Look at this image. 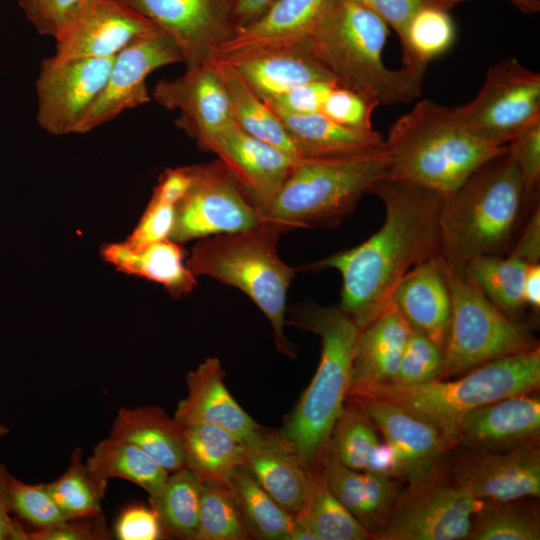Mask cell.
<instances>
[{"label": "cell", "mask_w": 540, "mask_h": 540, "mask_svg": "<svg viewBox=\"0 0 540 540\" xmlns=\"http://www.w3.org/2000/svg\"><path fill=\"white\" fill-rule=\"evenodd\" d=\"M331 0H276L259 18L237 29L218 48L216 57L299 48Z\"/></svg>", "instance_id": "cell-23"}, {"label": "cell", "mask_w": 540, "mask_h": 540, "mask_svg": "<svg viewBox=\"0 0 540 540\" xmlns=\"http://www.w3.org/2000/svg\"><path fill=\"white\" fill-rule=\"evenodd\" d=\"M388 25L357 0H331L301 47L336 84L380 105L408 103L422 91L424 75L390 69L383 50Z\"/></svg>", "instance_id": "cell-2"}, {"label": "cell", "mask_w": 540, "mask_h": 540, "mask_svg": "<svg viewBox=\"0 0 540 540\" xmlns=\"http://www.w3.org/2000/svg\"><path fill=\"white\" fill-rule=\"evenodd\" d=\"M411 331L409 323L392 303L362 328L354 352L349 389L392 383Z\"/></svg>", "instance_id": "cell-27"}, {"label": "cell", "mask_w": 540, "mask_h": 540, "mask_svg": "<svg viewBox=\"0 0 540 540\" xmlns=\"http://www.w3.org/2000/svg\"><path fill=\"white\" fill-rule=\"evenodd\" d=\"M385 206L380 229L361 244L308 263L342 277L340 309L362 329L390 304L393 291L416 265L440 255L439 216L444 197L429 188L385 178L371 192Z\"/></svg>", "instance_id": "cell-1"}, {"label": "cell", "mask_w": 540, "mask_h": 540, "mask_svg": "<svg viewBox=\"0 0 540 540\" xmlns=\"http://www.w3.org/2000/svg\"><path fill=\"white\" fill-rule=\"evenodd\" d=\"M245 467L293 518L304 510L313 489L315 471L301 463L280 432H269L257 445L246 448Z\"/></svg>", "instance_id": "cell-26"}, {"label": "cell", "mask_w": 540, "mask_h": 540, "mask_svg": "<svg viewBox=\"0 0 540 540\" xmlns=\"http://www.w3.org/2000/svg\"><path fill=\"white\" fill-rule=\"evenodd\" d=\"M523 298L527 307L539 310L540 307V264H531L525 274Z\"/></svg>", "instance_id": "cell-58"}, {"label": "cell", "mask_w": 540, "mask_h": 540, "mask_svg": "<svg viewBox=\"0 0 540 540\" xmlns=\"http://www.w3.org/2000/svg\"><path fill=\"white\" fill-rule=\"evenodd\" d=\"M151 97L178 110L177 125L197 142L234 122L226 88L209 62L188 65L175 79L159 80Z\"/></svg>", "instance_id": "cell-20"}, {"label": "cell", "mask_w": 540, "mask_h": 540, "mask_svg": "<svg viewBox=\"0 0 540 540\" xmlns=\"http://www.w3.org/2000/svg\"><path fill=\"white\" fill-rule=\"evenodd\" d=\"M91 475L107 486L112 478L128 480L156 497L169 476L156 460L136 445L112 437L97 443L85 461Z\"/></svg>", "instance_id": "cell-35"}, {"label": "cell", "mask_w": 540, "mask_h": 540, "mask_svg": "<svg viewBox=\"0 0 540 540\" xmlns=\"http://www.w3.org/2000/svg\"><path fill=\"white\" fill-rule=\"evenodd\" d=\"M523 182L524 204L538 192L540 183V118L523 128L509 143Z\"/></svg>", "instance_id": "cell-46"}, {"label": "cell", "mask_w": 540, "mask_h": 540, "mask_svg": "<svg viewBox=\"0 0 540 540\" xmlns=\"http://www.w3.org/2000/svg\"><path fill=\"white\" fill-rule=\"evenodd\" d=\"M225 372L217 357L206 358L186 376L187 396L174 413L179 424L205 422L234 435L245 448L261 442L268 434L246 413L228 391Z\"/></svg>", "instance_id": "cell-22"}, {"label": "cell", "mask_w": 540, "mask_h": 540, "mask_svg": "<svg viewBox=\"0 0 540 540\" xmlns=\"http://www.w3.org/2000/svg\"><path fill=\"white\" fill-rule=\"evenodd\" d=\"M391 303L412 329L444 349L452 304L446 266L440 255L413 267L396 286Z\"/></svg>", "instance_id": "cell-25"}, {"label": "cell", "mask_w": 540, "mask_h": 540, "mask_svg": "<svg viewBox=\"0 0 540 540\" xmlns=\"http://www.w3.org/2000/svg\"><path fill=\"white\" fill-rule=\"evenodd\" d=\"M47 487L66 520L102 514L101 502L107 486L91 475L80 448L74 449L66 471L47 483Z\"/></svg>", "instance_id": "cell-42"}, {"label": "cell", "mask_w": 540, "mask_h": 540, "mask_svg": "<svg viewBox=\"0 0 540 540\" xmlns=\"http://www.w3.org/2000/svg\"><path fill=\"white\" fill-rule=\"evenodd\" d=\"M465 0H431V5L450 10L455 5ZM518 10L527 15H534L540 11V0H507Z\"/></svg>", "instance_id": "cell-59"}, {"label": "cell", "mask_w": 540, "mask_h": 540, "mask_svg": "<svg viewBox=\"0 0 540 540\" xmlns=\"http://www.w3.org/2000/svg\"><path fill=\"white\" fill-rule=\"evenodd\" d=\"M208 62L226 88L234 123L249 135L275 146L294 159L300 158L279 118L239 71L224 58L214 57Z\"/></svg>", "instance_id": "cell-34"}, {"label": "cell", "mask_w": 540, "mask_h": 540, "mask_svg": "<svg viewBox=\"0 0 540 540\" xmlns=\"http://www.w3.org/2000/svg\"><path fill=\"white\" fill-rule=\"evenodd\" d=\"M252 538L228 484L201 482L198 529L195 540Z\"/></svg>", "instance_id": "cell-43"}, {"label": "cell", "mask_w": 540, "mask_h": 540, "mask_svg": "<svg viewBox=\"0 0 540 540\" xmlns=\"http://www.w3.org/2000/svg\"><path fill=\"white\" fill-rule=\"evenodd\" d=\"M444 362V349L421 332L412 329L395 378L390 384L413 386L440 379Z\"/></svg>", "instance_id": "cell-45"}, {"label": "cell", "mask_w": 540, "mask_h": 540, "mask_svg": "<svg viewBox=\"0 0 540 540\" xmlns=\"http://www.w3.org/2000/svg\"><path fill=\"white\" fill-rule=\"evenodd\" d=\"M9 433V429L4 424L0 423V439Z\"/></svg>", "instance_id": "cell-61"}, {"label": "cell", "mask_w": 540, "mask_h": 540, "mask_svg": "<svg viewBox=\"0 0 540 540\" xmlns=\"http://www.w3.org/2000/svg\"><path fill=\"white\" fill-rule=\"evenodd\" d=\"M325 451L348 468L388 474L404 481L401 468L376 425L352 402L345 401Z\"/></svg>", "instance_id": "cell-30"}, {"label": "cell", "mask_w": 540, "mask_h": 540, "mask_svg": "<svg viewBox=\"0 0 540 540\" xmlns=\"http://www.w3.org/2000/svg\"><path fill=\"white\" fill-rule=\"evenodd\" d=\"M388 177L385 143L378 149L352 154L300 157L262 220L281 233L335 226L363 195Z\"/></svg>", "instance_id": "cell-6"}, {"label": "cell", "mask_w": 540, "mask_h": 540, "mask_svg": "<svg viewBox=\"0 0 540 540\" xmlns=\"http://www.w3.org/2000/svg\"><path fill=\"white\" fill-rule=\"evenodd\" d=\"M9 511L28 531H40L66 520L53 500L47 483L29 484L10 475L7 486Z\"/></svg>", "instance_id": "cell-44"}, {"label": "cell", "mask_w": 540, "mask_h": 540, "mask_svg": "<svg viewBox=\"0 0 540 540\" xmlns=\"http://www.w3.org/2000/svg\"><path fill=\"white\" fill-rule=\"evenodd\" d=\"M524 206L520 170L507 149L444 198L439 236L447 267L464 274L478 257L507 254Z\"/></svg>", "instance_id": "cell-4"}, {"label": "cell", "mask_w": 540, "mask_h": 540, "mask_svg": "<svg viewBox=\"0 0 540 540\" xmlns=\"http://www.w3.org/2000/svg\"><path fill=\"white\" fill-rule=\"evenodd\" d=\"M11 473L0 463V540H28L27 529L9 511L7 486Z\"/></svg>", "instance_id": "cell-54"}, {"label": "cell", "mask_w": 540, "mask_h": 540, "mask_svg": "<svg viewBox=\"0 0 540 540\" xmlns=\"http://www.w3.org/2000/svg\"><path fill=\"white\" fill-rule=\"evenodd\" d=\"M273 113L281 121L300 157L352 154L378 149L385 143L382 135L374 129L362 130L346 127L320 112Z\"/></svg>", "instance_id": "cell-32"}, {"label": "cell", "mask_w": 540, "mask_h": 540, "mask_svg": "<svg viewBox=\"0 0 540 540\" xmlns=\"http://www.w3.org/2000/svg\"><path fill=\"white\" fill-rule=\"evenodd\" d=\"M113 60L114 57L44 59L36 80L39 126L56 136L74 133L103 90Z\"/></svg>", "instance_id": "cell-15"}, {"label": "cell", "mask_w": 540, "mask_h": 540, "mask_svg": "<svg viewBox=\"0 0 540 540\" xmlns=\"http://www.w3.org/2000/svg\"><path fill=\"white\" fill-rule=\"evenodd\" d=\"M228 485L252 537L291 539L294 518L258 484L245 466L234 470Z\"/></svg>", "instance_id": "cell-37"}, {"label": "cell", "mask_w": 540, "mask_h": 540, "mask_svg": "<svg viewBox=\"0 0 540 540\" xmlns=\"http://www.w3.org/2000/svg\"><path fill=\"white\" fill-rule=\"evenodd\" d=\"M377 104L359 94L335 85L326 98L320 113L332 121L355 129L372 128L371 117Z\"/></svg>", "instance_id": "cell-47"}, {"label": "cell", "mask_w": 540, "mask_h": 540, "mask_svg": "<svg viewBox=\"0 0 540 540\" xmlns=\"http://www.w3.org/2000/svg\"><path fill=\"white\" fill-rule=\"evenodd\" d=\"M522 500L485 502L474 518L468 539L539 540L538 508Z\"/></svg>", "instance_id": "cell-41"}, {"label": "cell", "mask_w": 540, "mask_h": 540, "mask_svg": "<svg viewBox=\"0 0 540 540\" xmlns=\"http://www.w3.org/2000/svg\"><path fill=\"white\" fill-rule=\"evenodd\" d=\"M320 469L337 500L377 539L386 527L404 481L383 473L348 468L327 451Z\"/></svg>", "instance_id": "cell-24"}, {"label": "cell", "mask_w": 540, "mask_h": 540, "mask_svg": "<svg viewBox=\"0 0 540 540\" xmlns=\"http://www.w3.org/2000/svg\"><path fill=\"white\" fill-rule=\"evenodd\" d=\"M191 182L189 166L166 169L161 174L152 197L163 203L176 206L188 192Z\"/></svg>", "instance_id": "cell-53"}, {"label": "cell", "mask_w": 540, "mask_h": 540, "mask_svg": "<svg viewBox=\"0 0 540 540\" xmlns=\"http://www.w3.org/2000/svg\"><path fill=\"white\" fill-rule=\"evenodd\" d=\"M108 436L136 445L169 473L185 467L181 425L160 407L121 408Z\"/></svg>", "instance_id": "cell-31"}, {"label": "cell", "mask_w": 540, "mask_h": 540, "mask_svg": "<svg viewBox=\"0 0 540 540\" xmlns=\"http://www.w3.org/2000/svg\"><path fill=\"white\" fill-rule=\"evenodd\" d=\"M459 122L489 141L508 143L540 118V74L516 58L490 66L482 87L468 103L453 108Z\"/></svg>", "instance_id": "cell-11"}, {"label": "cell", "mask_w": 540, "mask_h": 540, "mask_svg": "<svg viewBox=\"0 0 540 540\" xmlns=\"http://www.w3.org/2000/svg\"><path fill=\"white\" fill-rule=\"evenodd\" d=\"M536 392L510 396L470 410L454 429V445L506 451L539 444L540 399Z\"/></svg>", "instance_id": "cell-21"}, {"label": "cell", "mask_w": 540, "mask_h": 540, "mask_svg": "<svg viewBox=\"0 0 540 540\" xmlns=\"http://www.w3.org/2000/svg\"><path fill=\"white\" fill-rule=\"evenodd\" d=\"M169 36L184 63L216 57L219 46L235 31L228 0H122Z\"/></svg>", "instance_id": "cell-17"}, {"label": "cell", "mask_w": 540, "mask_h": 540, "mask_svg": "<svg viewBox=\"0 0 540 540\" xmlns=\"http://www.w3.org/2000/svg\"><path fill=\"white\" fill-rule=\"evenodd\" d=\"M200 499L201 481L184 467L170 473L161 492L149 502L165 533L195 540Z\"/></svg>", "instance_id": "cell-38"}, {"label": "cell", "mask_w": 540, "mask_h": 540, "mask_svg": "<svg viewBox=\"0 0 540 540\" xmlns=\"http://www.w3.org/2000/svg\"><path fill=\"white\" fill-rule=\"evenodd\" d=\"M539 385L537 347L491 360L457 377L413 386L350 388L347 397L368 396L401 406L435 424L453 443L454 429L467 412L503 398L538 391Z\"/></svg>", "instance_id": "cell-8"}, {"label": "cell", "mask_w": 540, "mask_h": 540, "mask_svg": "<svg viewBox=\"0 0 540 540\" xmlns=\"http://www.w3.org/2000/svg\"><path fill=\"white\" fill-rule=\"evenodd\" d=\"M85 0H46L37 31L54 37L65 19Z\"/></svg>", "instance_id": "cell-56"}, {"label": "cell", "mask_w": 540, "mask_h": 540, "mask_svg": "<svg viewBox=\"0 0 540 540\" xmlns=\"http://www.w3.org/2000/svg\"><path fill=\"white\" fill-rule=\"evenodd\" d=\"M224 59L239 71L261 99L309 83L336 84L332 75L302 48L255 51Z\"/></svg>", "instance_id": "cell-28"}, {"label": "cell", "mask_w": 540, "mask_h": 540, "mask_svg": "<svg viewBox=\"0 0 540 540\" xmlns=\"http://www.w3.org/2000/svg\"><path fill=\"white\" fill-rule=\"evenodd\" d=\"M179 62H184L179 48L161 30L128 45L114 57L103 90L80 119L74 133H88L124 111L150 102L147 77L161 67Z\"/></svg>", "instance_id": "cell-14"}, {"label": "cell", "mask_w": 540, "mask_h": 540, "mask_svg": "<svg viewBox=\"0 0 540 540\" xmlns=\"http://www.w3.org/2000/svg\"><path fill=\"white\" fill-rule=\"evenodd\" d=\"M119 540H159L165 532L151 506L129 504L119 514L114 526Z\"/></svg>", "instance_id": "cell-50"}, {"label": "cell", "mask_w": 540, "mask_h": 540, "mask_svg": "<svg viewBox=\"0 0 540 540\" xmlns=\"http://www.w3.org/2000/svg\"><path fill=\"white\" fill-rule=\"evenodd\" d=\"M294 520L302 523L315 540L372 539L329 490L320 468L314 473V484L308 503Z\"/></svg>", "instance_id": "cell-40"}, {"label": "cell", "mask_w": 540, "mask_h": 540, "mask_svg": "<svg viewBox=\"0 0 540 540\" xmlns=\"http://www.w3.org/2000/svg\"><path fill=\"white\" fill-rule=\"evenodd\" d=\"M275 1L276 0H228L235 31L259 18Z\"/></svg>", "instance_id": "cell-57"}, {"label": "cell", "mask_w": 540, "mask_h": 540, "mask_svg": "<svg viewBox=\"0 0 540 540\" xmlns=\"http://www.w3.org/2000/svg\"><path fill=\"white\" fill-rule=\"evenodd\" d=\"M189 168L192 182L175 206L171 240L184 244L243 231L263 222L261 214L218 159Z\"/></svg>", "instance_id": "cell-12"}, {"label": "cell", "mask_w": 540, "mask_h": 540, "mask_svg": "<svg viewBox=\"0 0 540 540\" xmlns=\"http://www.w3.org/2000/svg\"><path fill=\"white\" fill-rule=\"evenodd\" d=\"M197 143L201 149L217 155L261 217L297 160L249 135L234 122Z\"/></svg>", "instance_id": "cell-18"}, {"label": "cell", "mask_w": 540, "mask_h": 540, "mask_svg": "<svg viewBox=\"0 0 540 540\" xmlns=\"http://www.w3.org/2000/svg\"><path fill=\"white\" fill-rule=\"evenodd\" d=\"M389 177L441 194L455 192L478 168L507 151L466 129L453 108L424 99L390 127Z\"/></svg>", "instance_id": "cell-3"}, {"label": "cell", "mask_w": 540, "mask_h": 540, "mask_svg": "<svg viewBox=\"0 0 540 540\" xmlns=\"http://www.w3.org/2000/svg\"><path fill=\"white\" fill-rule=\"evenodd\" d=\"M445 266L452 307L440 379L457 377L491 360L539 347L525 323L500 310L467 275Z\"/></svg>", "instance_id": "cell-9"}, {"label": "cell", "mask_w": 540, "mask_h": 540, "mask_svg": "<svg viewBox=\"0 0 540 540\" xmlns=\"http://www.w3.org/2000/svg\"><path fill=\"white\" fill-rule=\"evenodd\" d=\"M345 401L356 404L374 422L407 483L439 467L454 447L435 424L394 403L368 396H348Z\"/></svg>", "instance_id": "cell-19"}, {"label": "cell", "mask_w": 540, "mask_h": 540, "mask_svg": "<svg viewBox=\"0 0 540 540\" xmlns=\"http://www.w3.org/2000/svg\"><path fill=\"white\" fill-rule=\"evenodd\" d=\"M443 465L450 477L484 502H509L540 496L539 444L506 451L456 445Z\"/></svg>", "instance_id": "cell-13"}, {"label": "cell", "mask_w": 540, "mask_h": 540, "mask_svg": "<svg viewBox=\"0 0 540 540\" xmlns=\"http://www.w3.org/2000/svg\"><path fill=\"white\" fill-rule=\"evenodd\" d=\"M289 316L286 323L319 336L321 357L310 384L280 434L301 463L316 471L345 404L361 328L340 307H326L312 301L292 306Z\"/></svg>", "instance_id": "cell-5"}, {"label": "cell", "mask_w": 540, "mask_h": 540, "mask_svg": "<svg viewBox=\"0 0 540 540\" xmlns=\"http://www.w3.org/2000/svg\"><path fill=\"white\" fill-rule=\"evenodd\" d=\"M181 425L185 467L201 482L228 484L238 467L245 466V446L227 430L205 422Z\"/></svg>", "instance_id": "cell-33"}, {"label": "cell", "mask_w": 540, "mask_h": 540, "mask_svg": "<svg viewBox=\"0 0 540 540\" xmlns=\"http://www.w3.org/2000/svg\"><path fill=\"white\" fill-rule=\"evenodd\" d=\"M512 252L530 264L539 263L540 259V211L539 206L534 210L520 238L510 249Z\"/></svg>", "instance_id": "cell-55"}, {"label": "cell", "mask_w": 540, "mask_h": 540, "mask_svg": "<svg viewBox=\"0 0 540 540\" xmlns=\"http://www.w3.org/2000/svg\"><path fill=\"white\" fill-rule=\"evenodd\" d=\"M456 27L448 10L426 4L412 17L401 47L404 67L424 75L428 64L454 44Z\"/></svg>", "instance_id": "cell-39"}, {"label": "cell", "mask_w": 540, "mask_h": 540, "mask_svg": "<svg viewBox=\"0 0 540 540\" xmlns=\"http://www.w3.org/2000/svg\"><path fill=\"white\" fill-rule=\"evenodd\" d=\"M101 256L118 271L163 286L174 298L189 294L197 284L184 262L182 244L171 239L143 247H133L126 241L110 243L101 248Z\"/></svg>", "instance_id": "cell-29"}, {"label": "cell", "mask_w": 540, "mask_h": 540, "mask_svg": "<svg viewBox=\"0 0 540 540\" xmlns=\"http://www.w3.org/2000/svg\"><path fill=\"white\" fill-rule=\"evenodd\" d=\"M530 265L518 255L508 252L505 256L474 259L466 267L464 275L471 278L500 310L520 320L527 307L523 298V284Z\"/></svg>", "instance_id": "cell-36"}, {"label": "cell", "mask_w": 540, "mask_h": 540, "mask_svg": "<svg viewBox=\"0 0 540 540\" xmlns=\"http://www.w3.org/2000/svg\"><path fill=\"white\" fill-rule=\"evenodd\" d=\"M175 222V206L151 197L133 232L125 240L133 247H143L170 239Z\"/></svg>", "instance_id": "cell-48"}, {"label": "cell", "mask_w": 540, "mask_h": 540, "mask_svg": "<svg viewBox=\"0 0 540 540\" xmlns=\"http://www.w3.org/2000/svg\"><path fill=\"white\" fill-rule=\"evenodd\" d=\"M335 85V83L328 82L309 83L262 100L273 112L287 114L318 113Z\"/></svg>", "instance_id": "cell-49"}, {"label": "cell", "mask_w": 540, "mask_h": 540, "mask_svg": "<svg viewBox=\"0 0 540 540\" xmlns=\"http://www.w3.org/2000/svg\"><path fill=\"white\" fill-rule=\"evenodd\" d=\"M429 5H431V0H426Z\"/></svg>", "instance_id": "cell-62"}, {"label": "cell", "mask_w": 540, "mask_h": 540, "mask_svg": "<svg viewBox=\"0 0 540 540\" xmlns=\"http://www.w3.org/2000/svg\"><path fill=\"white\" fill-rule=\"evenodd\" d=\"M28 540H102L109 532L102 515L65 520L40 531H27Z\"/></svg>", "instance_id": "cell-51"}, {"label": "cell", "mask_w": 540, "mask_h": 540, "mask_svg": "<svg viewBox=\"0 0 540 540\" xmlns=\"http://www.w3.org/2000/svg\"><path fill=\"white\" fill-rule=\"evenodd\" d=\"M160 30L122 0H85L55 34L58 60L115 57L139 38Z\"/></svg>", "instance_id": "cell-16"}, {"label": "cell", "mask_w": 540, "mask_h": 540, "mask_svg": "<svg viewBox=\"0 0 540 540\" xmlns=\"http://www.w3.org/2000/svg\"><path fill=\"white\" fill-rule=\"evenodd\" d=\"M281 232L259 225L234 233L199 239L186 261L197 276H208L245 293L272 325L277 349L293 358L295 348L286 338L287 293L297 269L277 251Z\"/></svg>", "instance_id": "cell-7"}, {"label": "cell", "mask_w": 540, "mask_h": 540, "mask_svg": "<svg viewBox=\"0 0 540 540\" xmlns=\"http://www.w3.org/2000/svg\"><path fill=\"white\" fill-rule=\"evenodd\" d=\"M380 17L396 33L401 47L405 43L406 30L414 14L426 0H357Z\"/></svg>", "instance_id": "cell-52"}, {"label": "cell", "mask_w": 540, "mask_h": 540, "mask_svg": "<svg viewBox=\"0 0 540 540\" xmlns=\"http://www.w3.org/2000/svg\"><path fill=\"white\" fill-rule=\"evenodd\" d=\"M484 504L459 486L442 463L403 487L377 540L468 539Z\"/></svg>", "instance_id": "cell-10"}, {"label": "cell", "mask_w": 540, "mask_h": 540, "mask_svg": "<svg viewBox=\"0 0 540 540\" xmlns=\"http://www.w3.org/2000/svg\"><path fill=\"white\" fill-rule=\"evenodd\" d=\"M28 20L37 27L40 24L46 0H17Z\"/></svg>", "instance_id": "cell-60"}]
</instances>
